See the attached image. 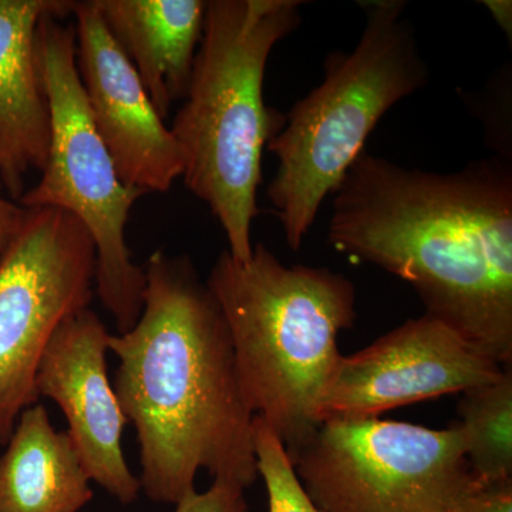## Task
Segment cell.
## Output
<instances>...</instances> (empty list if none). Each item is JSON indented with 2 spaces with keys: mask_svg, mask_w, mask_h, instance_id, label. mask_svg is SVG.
Instances as JSON below:
<instances>
[{
  "mask_svg": "<svg viewBox=\"0 0 512 512\" xmlns=\"http://www.w3.org/2000/svg\"><path fill=\"white\" fill-rule=\"evenodd\" d=\"M330 198L336 251L399 276L427 315L511 366V158L433 173L363 150Z\"/></svg>",
  "mask_w": 512,
  "mask_h": 512,
  "instance_id": "1",
  "label": "cell"
},
{
  "mask_svg": "<svg viewBox=\"0 0 512 512\" xmlns=\"http://www.w3.org/2000/svg\"><path fill=\"white\" fill-rule=\"evenodd\" d=\"M140 319L110 335L114 392L140 447L141 490L177 504L201 470L247 490L259 477L254 417L220 306L191 259L148 258Z\"/></svg>",
  "mask_w": 512,
  "mask_h": 512,
  "instance_id": "2",
  "label": "cell"
},
{
  "mask_svg": "<svg viewBox=\"0 0 512 512\" xmlns=\"http://www.w3.org/2000/svg\"><path fill=\"white\" fill-rule=\"evenodd\" d=\"M301 0H210L188 92L170 130L184 184L207 204L237 261L251 258L262 153L285 114L265 106L272 50L302 22Z\"/></svg>",
  "mask_w": 512,
  "mask_h": 512,
  "instance_id": "3",
  "label": "cell"
},
{
  "mask_svg": "<svg viewBox=\"0 0 512 512\" xmlns=\"http://www.w3.org/2000/svg\"><path fill=\"white\" fill-rule=\"evenodd\" d=\"M208 289L220 306L249 409L293 461L319 429L320 402L356 319V289L328 268L282 264L264 244L241 262L222 251Z\"/></svg>",
  "mask_w": 512,
  "mask_h": 512,
  "instance_id": "4",
  "label": "cell"
},
{
  "mask_svg": "<svg viewBox=\"0 0 512 512\" xmlns=\"http://www.w3.org/2000/svg\"><path fill=\"white\" fill-rule=\"evenodd\" d=\"M366 23L350 52L326 56L322 83L293 104L268 148L278 161L268 200L298 251L387 111L430 80L403 0L360 2Z\"/></svg>",
  "mask_w": 512,
  "mask_h": 512,
  "instance_id": "5",
  "label": "cell"
},
{
  "mask_svg": "<svg viewBox=\"0 0 512 512\" xmlns=\"http://www.w3.org/2000/svg\"><path fill=\"white\" fill-rule=\"evenodd\" d=\"M49 13L37 29V60L50 107V146L42 177L20 207H53L82 222L96 248L94 295L119 333L136 325L144 308L146 272L126 241L131 208L146 192L121 181L90 116L76 64V29Z\"/></svg>",
  "mask_w": 512,
  "mask_h": 512,
  "instance_id": "6",
  "label": "cell"
},
{
  "mask_svg": "<svg viewBox=\"0 0 512 512\" xmlns=\"http://www.w3.org/2000/svg\"><path fill=\"white\" fill-rule=\"evenodd\" d=\"M292 463L323 512H450L474 484L457 424L325 420Z\"/></svg>",
  "mask_w": 512,
  "mask_h": 512,
  "instance_id": "7",
  "label": "cell"
},
{
  "mask_svg": "<svg viewBox=\"0 0 512 512\" xmlns=\"http://www.w3.org/2000/svg\"><path fill=\"white\" fill-rule=\"evenodd\" d=\"M96 248L82 222L53 207L25 208L0 265V444L39 403L36 373L47 343L94 296Z\"/></svg>",
  "mask_w": 512,
  "mask_h": 512,
  "instance_id": "8",
  "label": "cell"
},
{
  "mask_svg": "<svg viewBox=\"0 0 512 512\" xmlns=\"http://www.w3.org/2000/svg\"><path fill=\"white\" fill-rule=\"evenodd\" d=\"M507 367L488 359L446 323L424 313L350 356L340 357L320 421L369 419L494 382Z\"/></svg>",
  "mask_w": 512,
  "mask_h": 512,
  "instance_id": "9",
  "label": "cell"
},
{
  "mask_svg": "<svg viewBox=\"0 0 512 512\" xmlns=\"http://www.w3.org/2000/svg\"><path fill=\"white\" fill-rule=\"evenodd\" d=\"M76 64L97 133L121 181L167 192L183 177L180 146L101 19L94 0L74 2Z\"/></svg>",
  "mask_w": 512,
  "mask_h": 512,
  "instance_id": "10",
  "label": "cell"
},
{
  "mask_svg": "<svg viewBox=\"0 0 512 512\" xmlns=\"http://www.w3.org/2000/svg\"><path fill=\"white\" fill-rule=\"evenodd\" d=\"M110 335L90 308L64 320L40 359L36 393L62 410L90 481L127 505L137 500L141 484L121 447L128 421L107 372Z\"/></svg>",
  "mask_w": 512,
  "mask_h": 512,
  "instance_id": "11",
  "label": "cell"
},
{
  "mask_svg": "<svg viewBox=\"0 0 512 512\" xmlns=\"http://www.w3.org/2000/svg\"><path fill=\"white\" fill-rule=\"evenodd\" d=\"M70 0H0V192L18 202L42 171L50 107L37 60V29L49 13L73 15Z\"/></svg>",
  "mask_w": 512,
  "mask_h": 512,
  "instance_id": "12",
  "label": "cell"
},
{
  "mask_svg": "<svg viewBox=\"0 0 512 512\" xmlns=\"http://www.w3.org/2000/svg\"><path fill=\"white\" fill-rule=\"evenodd\" d=\"M158 114L185 99L204 32V0H94Z\"/></svg>",
  "mask_w": 512,
  "mask_h": 512,
  "instance_id": "13",
  "label": "cell"
},
{
  "mask_svg": "<svg viewBox=\"0 0 512 512\" xmlns=\"http://www.w3.org/2000/svg\"><path fill=\"white\" fill-rule=\"evenodd\" d=\"M90 478L67 431L43 404L23 410L0 456V512H80L93 500Z\"/></svg>",
  "mask_w": 512,
  "mask_h": 512,
  "instance_id": "14",
  "label": "cell"
},
{
  "mask_svg": "<svg viewBox=\"0 0 512 512\" xmlns=\"http://www.w3.org/2000/svg\"><path fill=\"white\" fill-rule=\"evenodd\" d=\"M457 424L474 480L481 484L512 481V370L494 382L461 393Z\"/></svg>",
  "mask_w": 512,
  "mask_h": 512,
  "instance_id": "15",
  "label": "cell"
},
{
  "mask_svg": "<svg viewBox=\"0 0 512 512\" xmlns=\"http://www.w3.org/2000/svg\"><path fill=\"white\" fill-rule=\"evenodd\" d=\"M254 447L259 477L268 493V512H323L296 476L284 444L261 417H254Z\"/></svg>",
  "mask_w": 512,
  "mask_h": 512,
  "instance_id": "16",
  "label": "cell"
},
{
  "mask_svg": "<svg viewBox=\"0 0 512 512\" xmlns=\"http://www.w3.org/2000/svg\"><path fill=\"white\" fill-rule=\"evenodd\" d=\"M175 512H249L245 488L231 481L214 480L204 493L192 490L175 504Z\"/></svg>",
  "mask_w": 512,
  "mask_h": 512,
  "instance_id": "17",
  "label": "cell"
},
{
  "mask_svg": "<svg viewBox=\"0 0 512 512\" xmlns=\"http://www.w3.org/2000/svg\"><path fill=\"white\" fill-rule=\"evenodd\" d=\"M450 512H512V481L481 484L474 480Z\"/></svg>",
  "mask_w": 512,
  "mask_h": 512,
  "instance_id": "18",
  "label": "cell"
},
{
  "mask_svg": "<svg viewBox=\"0 0 512 512\" xmlns=\"http://www.w3.org/2000/svg\"><path fill=\"white\" fill-rule=\"evenodd\" d=\"M23 218H25V208L20 207L18 202L3 197L0 192V265L18 237Z\"/></svg>",
  "mask_w": 512,
  "mask_h": 512,
  "instance_id": "19",
  "label": "cell"
},
{
  "mask_svg": "<svg viewBox=\"0 0 512 512\" xmlns=\"http://www.w3.org/2000/svg\"><path fill=\"white\" fill-rule=\"evenodd\" d=\"M485 8L491 13L498 28L503 30L508 40L512 39V3L510 0H485Z\"/></svg>",
  "mask_w": 512,
  "mask_h": 512,
  "instance_id": "20",
  "label": "cell"
}]
</instances>
